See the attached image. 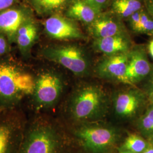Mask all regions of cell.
<instances>
[{"instance_id": "6da1fadb", "label": "cell", "mask_w": 153, "mask_h": 153, "mask_svg": "<svg viewBox=\"0 0 153 153\" xmlns=\"http://www.w3.org/2000/svg\"><path fill=\"white\" fill-rule=\"evenodd\" d=\"M33 76L17 66L0 63V102L6 105L16 104L25 96L33 94Z\"/></svg>"}, {"instance_id": "7a4b0ae2", "label": "cell", "mask_w": 153, "mask_h": 153, "mask_svg": "<svg viewBox=\"0 0 153 153\" xmlns=\"http://www.w3.org/2000/svg\"><path fill=\"white\" fill-rule=\"evenodd\" d=\"M107 98L100 86L87 83L77 89L71 97L69 109L76 120L97 117L107 109Z\"/></svg>"}, {"instance_id": "3957f363", "label": "cell", "mask_w": 153, "mask_h": 153, "mask_svg": "<svg viewBox=\"0 0 153 153\" xmlns=\"http://www.w3.org/2000/svg\"><path fill=\"white\" fill-rule=\"evenodd\" d=\"M45 58L65 67L78 76H87L92 71V61L88 51L78 45L67 44L45 48Z\"/></svg>"}, {"instance_id": "277c9868", "label": "cell", "mask_w": 153, "mask_h": 153, "mask_svg": "<svg viewBox=\"0 0 153 153\" xmlns=\"http://www.w3.org/2000/svg\"><path fill=\"white\" fill-rule=\"evenodd\" d=\"M61 144L60 137L53 128L36 123L23 138L19 153H60Z\"/></svg>"}, {"instance_id": "5b68a950", "label": "cell", "mask_w": 153, "mask_h": 153, "mask_svg": "<svg viewBox=\"0 0 153 153\" xmlns=\"http://www.w3.org/2000/svg\"><path fill=\"white\" fill-rule=\"evenodd\" d=\"M63 90V82L54 72L46 71L35 80L33 100L38 108L49 107L58 100Z\"/></svg>"}, {"instance_id": "8992f818", "label": "cell", "mask_w": 153, "mask_h": 153, "mask_svg": "<svg viewBox=\"0 0 153 153\" xmlns=\"http://www.w3.org/2000/svg\"><path fill=\"white\" fill-rule=\"evenodd\" d=\"M76 136L82 146L93 153H100L112 146L116 142L115 131L103 126H84L76 131Z\"/></svg>"}, {"instance_id": "52a82bcc", "label": "cell", "mask_w": 153, "mask_h": 153, "mask_svg": "<svg viewBox=\"0 0 153 153\" xmlns=\"http://www.w3.org/2000/svg\"><path fill=\"white\" fill-rule=\"evenodd\" d=\"M45 31L51 38L60 40H83L86 36L73 19L54 14L44 22Z\"/></svg>"}, {"instance_id": "ba28073f", "label": "cell", "mask_w": 153, "mask_h": 153, "mask_svg": "<svg viewBox=\"0 0 153 153\" xmlns=\"http://www.w3.org/2000/svg\"><path fill=\"white\" fill-rule=\"evenodd\" d=\"M128 52L105 56L95 66L94 71L99 77L128 84L126 73Z\"/></svg>"}, {"instance_id": "9c48e42d", "label": "cell", "mask_w": 153, "mask_h": 153, "mask_svg": "<svg viewBox=\"0 0 153 153\" xmlns=\"http://www.w3.org/2000/svg\"><path fill=\"white\" fill-rule=\"evenodd\" d=\"M120 19L114 13H100L91 23L87 25L88 33L94 39L126 33V29Z\"/></svg>"}, {"instance_id": "30bf717a", "label": "cell", "mask_w": 153, "mask_h": 153, "mask_svg": "<svg viewBox=\"0 0 153 153\" xmlns=\"http://www.w3.org/2000/svg\"><path fill=\"white\" fill-rule=\"evenodd\" d=\"M152 66L145 49L141 47H132L128 52L126 77L128 85H133L148 76Z\"/></svg>"}, {"instance_id": "8fae6325", "label": "cell", "mask_w": 153, "mask_h": 153, "mask_svg": "<svg viewBox=\"0 0 153 153\" xmlns=\"http://www.w3.org/2000/svg\"><path fill=\"white\" fill-rule=\"evenodd\" d=\"M21 128L18 121L0 120V153H19L22 141Z\"/></svg>"}, {"instance_id": "7c38bea8", "label": "cell", "mask_w": 153, "mask_h": 153, "mask_svg": "<svg viewBox=\"0 0 153 153\" xmlns=\"http://www.w3.org/2000/svg\"><path fill=\"white\" fill-rule=\"evenodd\" d=\"M142 103L141 94L135 90L121 91L115 95L114 108L116 115L128 118L134 115Z\"/></svg>"}, {"instance_id": "4fadbf2b", "label": "cell", "mask_w": 153, "mask_h": 153, "mask_svg": "<svg viewBox=\"0 0 153 153\" xmlns=\"http://www.w3.org/2000/svg\"><path fill=\"white\" fill-rule=\"evenodd\" d=\"M93 47L95 51L105 56L116 55L129 52L131 42L128 33H124L103 38L95 39Z\"/></svg>"}, {"instance_id": "5bb4252c", "label": "cell", "mask_w": 153, "mask_h": 153, "mask_svg": "<svg viewBox=\"0 0 153 153\" xmlns=\"http://www.w3.org/2000/svg\"><path fill=\"white\" fill-rule=\"evenodd\" d=\"M25 12L18 9H9L0 13V33L14 38L19 28L26 22Z\"/></svg>"}, {"instance_id": "9a60e30c", "label": "cell", "mask_w": 153, "mask_h": 153, "mask_svg": "<svg viewBox=\"0 0 153 153\" xmlns=\"http://www.w3.org/2000/svg\"><path fill=\"white\" fill-rule=\"evenodd\" d=\"M100 13L83 0H76L67 9L66 15L68 18L76 20L88 25L96 19Z\"/></svg>"}, {"instance_id": "2e32d148", "label": "cell", "mask_w": 153, "mask_h": 153, "mask_svg": "<svg viewBox=\"0 0 153 153\" xmlns=\"http://www.w3.org/2000/svg\"><path fill=\"white\" fill-rule=\"evenodd\" d=\"M38 35L36 25L31 21H26L19 28L16 33L18 45L22 52L30 49Z\"/></svg>"}, {"instance_id": "e0dca14e", "label": "cell", "mask_w": 153, "mask_h": 153, "mask_svg": "<svg viewBox=\"0 0 153 153\" xmlns=\"http://www.w3.org/2000/svg\"><path fill=\"white\" fill-rule=\"evenodd\" d=\"M128 20L134 32L153 34V18L149 13L141 9L133 14Z\"/></svg>"}, {"instance_id": "ac0fdd59", "label": "cell", "mask_w": 153, "mask_h": 153, "mask_svg": "<svg viewBox=\"0 0 153 153\" xmlns=\"http://www.w3.org/2000/svg\"><path fill=\"white\" fill-rule=\"evenodd\" d=\"M112 11L121 19L129 18L133 14L142 9L140 0H113Z\"/></svg>"}, {"instance_id": "d6986e66", "label": "cell", "mask_w": 153, "mask_h": 153, "mask_svg": "<svg viewBox=\"0 0 153 153\" xmlns=\"http://www.w3.org/2000/svg\"><path fill=\"white\" fill-rule=\"evenodd\" d=\"M40 14H49L59 11L65 7L70 0H30Z\"/></svg>"}, {"instance_id": "ffe728a7", "label": "cell", "mask_w": 153, "mask_h": 153, "mask_svg": "<svg viewBox=\"0 0 153 153\" xmlns=\"http://www.w3.org/2000/svg\"><path fill=\"white\" fill-rule=\"evenodd\" d=\"M124 150L134 153H141L146 149V142L141 137L131 134L126 139L123 145Z\"/></svg>"}, {"instance_id": "44dd1931", "label": "cell", "mask_w": 153, "mask_h": 153, "mask_svg": "<svg viewBox=\"0 0 153 153\" xmlns=\"http://www.w3.org/2000/svg\"><path fill=\"white\" fill-rule=\"evenodd\" d=\"M142 128L149 131H153V108L149 109L141 120Z\"/></svg>"}, {"instance_id": "7402d4cb", "label": "cell", "mask_w": 153, "mask_h": 153, "mask_svg": "<svg viewBox=\"0 0 153 153\" xmlns=\"http://www.w3.org/2000/svg\"><path fill=\"white\" fill-rule=\"evenodd\" d=\"M99 13H102L107 5L108 0H83Z\"/></svg>"}, {"instance_id": "603a6c76", "label": "cell", "mask_w": 153, "mask_h": 153, "mask_svg": "<svg viewBox=\"0 0 153 153\" xmlns=\"http://www.w3.org/2000/svg\"><path fill=\"white\" fill-rule=\"evenodd\" d=\"M7 43L6 39L2 35H0V55L5 53L7 51Z\"/></svg>"}, {"instance_id": "cb8c5ba5", "label": "cell", "mask_w": 153, "mask_h": 153, "mask_svg": "<svg viewBox=\"0 0 153 153\" xmlns=\"http://www.w3.org/2000/svg\"><path fill=\"white\" fill-rule=\"evenodd\" d=\"M15 2V0H0V11L6 10Z\"/></svg>"}, {"instance_id": "d4e9b609", "label": "cell", "mask_w": 153, "mask_h": 153, "mask_svg": "<svg viewBox=\"0 0 153 153\" xmlns=\"http://www.w3.org/2000/svg\"><path fill=\"white\" fill-rule=\"evenodd\" d=\"M146 6L149 14L153 18V0H148Z\"/></svg>"}, {"instance_id": "484cf974", "label": "cell", "mask_w": 153, "mask_h": 153, "mask_svg": "<svg viewBox=\"0 0 153 153\" xmlns=\"http://www.w3.org/2000/svg\"><path fill=\"white\" fill-rule=\"evenodd\" d=\"M148 49H149V51L150 52V54L153 58V39L152 40L150 41V42L149 43Z\"/></svg>"}, {"instance_id": "4316f807", "label": "cell", "mask_w": 153, "mask_h": 153, "mask_svg": "<svg viewBox=\"0 0 153 153\" xmlns=\"http://www.w3.org/2000/svg\"><path fill=\"white\" fill-rule=\"evenodd\" d=\"M142 153H153V147H149L142 152Z\"/></svg>"}, {"instance_id": "83f0119b", "label": "cell", "mask_w": 153, "mask_h": 153, "mask_svg": "<svg viewBox=\"0 0 153 153\" xmlns=\"http://www.w3.org/2000/svg\"><path fill=\"white\" fill-rule=\"evenodd\" d=\"M149 98L150 99V100L153 103V90L149 93Z\"/></svg>"}, {"instance_id": "f1b7e54d", "label": "cell", "mask_w": 153, "mask_h": 153, "mask_svg": "<svg viewBox=\"0 0 153 153\" xmlns=\"http://www.w3.org/2000/svg\"><path fill=\"white\" fill-rule=\"evenodd\" d=\"M150 83H151L152 86L153 87V74H152V76H151L150 79Z\"/></svg>"}, {"instance_id": "f546056e", "label": "cell", "mask_w": 153, "mask_h": 153, "mask_svg": "<svg viewBox=\"0 0 153 153\" xmlns=\"http://www.w3.org/2000/svg\"><path fill=\"white\" fill-rule=\"evenodd\" d=\"M120 153H133V152H130V151H128V150H123L122 152H121Z\"/></svg>"}]
</instances>
